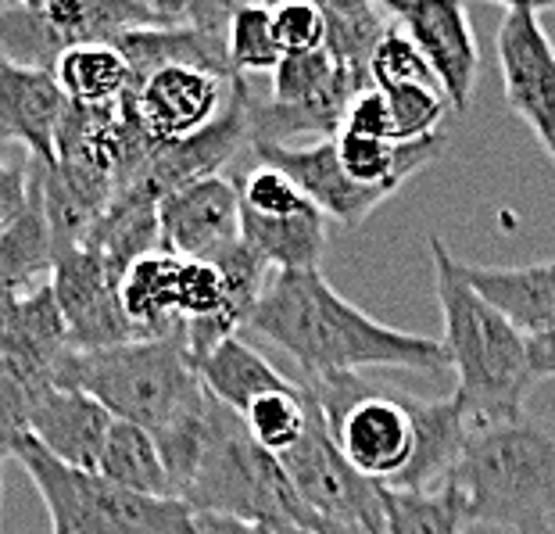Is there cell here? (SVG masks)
Wrapping results in <instances>:
<instances>
[{
	"mask_svg": "<svg viewBox=\"0 0 555 534\" xmlns=\"http://www.w3.org/2000/svg\"><path fill=\"white\" fill-rule=\"evenodd\" d=\"M247 330L287 352L301 377L384 370V366L412 373L448 370L441 341L373 319L340 298L319 269L273 272L247 319Z\"/></svg>",
	"mask_w": 555,
	"mask_h": 534,
	"instance_id": "cell-1",
	"label": "cell"
},
{
	"mask_svg": "<svg viewBox=\"0 0 555 534\" xmlns=\"http://www.w3.org/2000/svg\"><path fill=\"white\" fill-rule=\"evenodd\" d=\"M434 288L441 308L448 370L455 373V402L469 427L509 423L524 417V402L534 387V370L527 355V334L505 319L491 302L469 288L459 272V258L448 244L430 233Z\"/></svg>",
	"mask_w": 555,
	"mask_h": 534,
	"instance_id": "cell-2",
	"label": "cell"
},
{
	"mask_svg": "<svg viewBox=\"0 0 555 534\" xmlns=\"http://www.w3.org/2000/svg\"><path fill=\"white\" fill-rule=\"evenodd\" d=\"M448 484L463 492L469 524L548 534L555 517V431L527 417L469 427Z\"/></svg>",
	"mask_w": 555,
	"mask_h": 534,
	"instance_id": "cell-3",
	"label": "cell"
},
{
	"mask_svg": "<svg viewBox=\"0 0 555 534\" xmlns=\"http://www.w3.org/2000/svg\"><path fill=\"white\" fill-rule=\"evenodd\" d=\"M54 384L82 391L108 409L112 420L144 427L151 437L191 420L208 398L183 334L126 341L90 352L68 348L57 363Z\"/></svg>",
	"mask_w": 555,
	"mask_h": 534,
	"instance_id": "cell-4",
	"label": "cell"
},
{
	"mask_svg": "<svg viewBox=\"0 0 555 534\" xmlns=\"http://www.w3.org/2000/svg\"><path fill=\"white\" fill-rule=\"evenodd\" d=\"M176 498L194 517L294 520L305 527V509L280 459L258 448L244 420L216 398L208 402L194 459L176 488Z\"/></svg>",
	"mask_w": 555,
	"mask_h": 534,
	"instance_id": "cell-5",
	"label": "cell"
},
{
	"mask_svg": "<svg viewBox=\"0 0 555 534\" xmlns=\"http://www.w3.org/2000/svg\"><path fill=\"white\" fill-rule=\"evenodd\" d=\"M40 492L51 534H197V520L180 498H151L115 488L98 473H82L47 456L29 434L4 448Z\"/></svg>",
	"mask_w": 555,
	"mask_h": 534,
	"instance_id": "cell-6",
	"label": "cell"
},
{
	"mask_svg": "<svg viewBox=\"0 0 555 534\" xmlns=\"http://www.w3.org/2000/svg\"><path fill=\"white\" fill-rule=\"evenodd\" d=\"M280 467L305 509V527L326 524L345 534H384L380 484L362 478L345 459L312 398L301 442L280 456Z\"/></svg>",
	"mask_w": 555,
	"mask_h": 534,
	"instance_id": "cell-7",
	"label": "cell"
},
{
	"mask_svg": "<svg viewBox=\"0 0 555 534\" xmlns=\"http://www.w3.org/2000/svg\"><path fill=\"white\" fill-rule=\"evenodd\" d=\"M545 4H505L494 51L505 104L555 165V43L545 29Z\"/></svg>",
	"mask_w": 555,
	"mask_h": 534,
	"instance_id": "cell-8",
	"label": "cell"
},
{
	"mask_svg": "<svg viewBox=\"0 0 555 534\" xmlns=\"http://www.w3.org/2000/svg\"><path fill=\"white\" fill-rule=\"evenodd\" d=\"M247 104H251V82L233 79L230 101L216 123L186 140L162 144L147 158L144 169L122 191H115V198L158 208L165 198L183 191V187L208 180V176H219V169L241 151V144H247Z\"/></svg>",
	"mask_w": 555,
	"mask_h": 534,
	"instance_id": "cell-9",
	"label": "cell"
},
{
	"mask_svg": "<svg viewBox=\"0 0 555 534\" xmlns=\"http://www.w3.org/2000/svg\"><path fill=\"white\" fill-rule=\"evenodd\" d=\"M122 269L112 266L101 252L87 244H76L68 252L54 255L51 291L62 308L68 348H112V344L137 341L133 327L122 316L119 305Z\"/></svg>",
	"mask_w": 555,
	"mask_h": 534,
	"instance_id": "cell-10",
	"label": "cell"
},
{
	"mask_svg": "<svg viewBox=\"0 0 555 534\" xmlns=\"http://www.w3.org/2000/svg\"><path fill=\"white\" fill-rule=\"evenodd\" d=\"M384 15L416 43L423 62L441 87L448 109L455 115H466L474 104L477 73H480V51L469 11L459 0H409V4H387Z\"/></svg>",
	"mask_w": 555,
	"mask_h": 534,
	"instance_id": "cell-11",
	"label": "cell"
},
{
	"mask_svg": "<svg viewBox=\"0 0 555 534\" xmlns=\"http://www.w3.org/2000/svg\"><path fill=\"white\" fill-rule=\"evenodd\" d=\"M227 76L205 73L194 65H165L133 87V104L151 140L176 144L208 129L230 101Z\"/></svg>",
	"mask_w": 555,
	"mask_h": 534,
	"instance_id": "cell-12",
	"label": "cell"
},
{
	"mask_svg": "<svg viewBox=\"0 0 555 534\" xmlns=\"http://www.w3.org/2000/svg\"><path fill=\"white\" fill-rule=\"evenodd\" d=\"M251 151L262 165L280 169L326 219L340 223V227H351V230L362 227V223L391 198V191H384V187H359L340 169L334 137L315 140V144H305V148L255 144Z\"/></svg>",
	"mask_w": 555,
	"mask_h": 534,
	"instance_id": "cell-13",
	"label": "cell"
},
{
	"mask_svg": "<svg viewBox=\"0 0 555 534\" xmlns=\"http://www.w3.org/2000/svg\"><path fill=\"white\" fill-rule=\"evenodd\" d=\"M241 241V191L227 176H208L158 205V247L176 258H211Z\"/></svg>",
	"mask_w": 555,
	"mask_h": 534,
	"instance_id": "cell-14",
	"label": "cell"
},
{
	"mask_svg": "<svg viewBox=\"0 0 555 534\" xmlns=\"http://www.w3.org/2000/svg\"><path fill=\"white\" fill-rule=\"evenodd\" d=\"M112 423V412L98 406L90 395H82L76 387H51L33 406L26 434L65 467L98 473Z\"/></svg>",
	"mask_w": 555,
	"mask_h": 534,
	"instance_id": "cell-15",
	"label": "cell"
},
{
	"mask_svg": "<svg viewBox=\"0 0 555 534\" xmlns=\"http://www.w3.org/2000/svg\"><path fill=\"white\" fill-rule=\"evenodd\" d=\"M65 98L51 73L22 68L0 58V134L26 144L29 158L54 165V134L62 123Z\"/></svg>",
	"mask_w": 555,
	"mask_h": 534,
	"instance_id": "cell-16",
	"label": "cell"
},
{
	"mask_svg": "<svg viewBox=\"0 0 555 534\" xmlns=\"http://www.w3.org/2000/svg\"><path fill=\"white\" fill-rule=\"evenodd\" d=\"M463 280L527 338L555 330V258L530 266H466Z\"/></svg>",
	"mask_w": 555,
	"mask_h": 534,
	"instance_id": "cell-17",
	"label": "cell"
},
{
	"mask_svg": "<svg viewBox=\"0 0 555 534\" xmlns=\"http://www.w3.org/2000/svg\"><path fill=\"white\" fill-rule=\"evenodd\" d=\"M119 305L137 341L183 334L180 258L158 247V252L140 255L137 263H129L119 283Z\"/></svg>",
	"mask_w": 555,
	"mask_h": 534,
	"instance_id": "cell-18",
	"label": "cell"
},
{
	"mask_svg": "<svg viewBox=\"0 0 555 534\" xmlns=\"http://www.w3.org/2000/svg\"><path fill=\"white\" fill-rule=\"evenodd\" d=\"M194 370H197L201 387L216 402H222L230 412H237V417L251 402L273 395V391L294 387L291 377H283L276 366L269 363L255 344H247L241 334L219 341L208 355L194 359Z\"/></svg>",
	"mask_w": 555,
	"mask_h": 534,
	"instance_id": "cell-19",
	"label": "cell"
},
{
	"mask_svg": "<svg viewBox=\"0 0 555 534\" xmlns=\"http://www.w3.org/2000/svg\"><path fill=\"white\" fill-rule=\"evenodd\" d=\"M241 237L273 272H309L326 255V216L305 208L298 216H251L241 208Z\"/></svg>",
	"mask_w": 555,
	"mask_h": 534,
	"instance_id": "cell-20",
	"label": "cell"
},
{
	"mask_svg": "<svg viewBox=\"0 0 555 534\" xmlns=\"http://www.w3.org/2000/svg\"><path fill=\"white\" fill-rule=\"evenodd\" d=\"M51 76L62 98L76 109H112L133 90V76L115 43L68 47Z\"/></svg>",
	"mask_w": 555,
	"mask_h": 534,
	"instance_id": "cell-21",
	"label": "cell"
},
{
	"mask_svg": "<svg viewBox=\"0 0 555 534\" xmlns=\"http://www.w3.org/2000/svg\"><path fill=\"white\" fill-rule=\"evenodd\" d=\"M98 478H104L115 488L151 495V498H172L169 473L158 453V442L151 437L144 427L115 420L104 442V453L98 462Z\"/></svg>",
	"mask_w": 555,
	"mask_h": 534,
	"instance_id": "cell-22",
	"label": "cell"
},
{
	"mask_svg": "<svg viewBox=\"0 0 555 534\" xmlns=\"http://www.w3.org/2000/svg\"><path fill=\"white\" fill-rule=\"evenodd\" d=\"M323 8V22H326V40L323 51L330 54L340 73L351 76L362 87H373L370 82V58L376 51V43L391 26V18L384 15V8L365 4H319Z\"/></svg>",
	"mask_w": 555,
	"mask_h": 534,
	"instance_id": "cell-23",
	"label": "cell"
},
{
	"mask_svg": "<svg viewBox=\"0 0 555 534\" xmlns=\"http://www.w3.org/2000/svg\"><path fill=\"white\" fill-rule=\"evenodd\" d=\"M384 534H466L469 509L455 484H437L430 492H401L380 484Z\"/></svg>",
	"mask_w": 555,
	"mask_h": 534,
	"instance_id": "cell-24",
	"label": "cell"
},
{
	"mask_svg": "<svg viewBox=\"0 0 555 534\" xmlns=\"http://www.w3.org/2000/svg\"><path fill=\"white\" fill-rule=\"evenodd\" d=\"M241 420L247 427V434H251V442L280 459L301 442L305 423H309V395L294 381V387L287 391H273V395L251 402L241 412Z\"/></svg>",
	"mask_w": 555,
	"mask_h": 534,
	"instance_id": "cell-25",
	"label": "cell"
},
{
	"mask_svg": "<svg viewBox=\"0 0 555 534\" xmlns=\"http://www.w3.org/2000/svg\"><path fill=\"white\" fill-rule=\"evenodd\" d=\"M280 51L273 40V8L237 4L227 26V62L233 79H247L258 73H273L280 65Z\"/></svg>",
	"mask_w": 555,
	"mask_h": 534,
	"instance_id": "cell-26",
	"label": "cell"
},
{
	"mask_svg": "<svg viewBox=\"0 0 555 534\" xmlns=\"http://www.w3.org/2000/svg\"><path fill=\"white\" fill-rule=\"evenodd\" d=\"M370 82L376 90H391V87H430L441 90L430 73V65L423 62V54L416 51L405 33L395 22L387 26V33L376 43V51L370 58Z\"/></svg>",
	"mask_w": 555,
	"mask_h": 534,
	"instance_id": "cell-27",
	"label": "cell"
},
{
	"mask_svg": "<svg viewBox=\"0 0 555 534\" xmlns=\"http://www.w3.org/2000/svg\"><path fill=\"white\" fill-rule=\"evenodd\" d=\"M380 93L387 101V112H391L395 144H412V140L434 137L448 112L444 93L430 87H391Z\"/></svg>",
	"mask_w": 555,
	"mask_h": 534,
	"instance_id": "cell-28",
	"label": "cell"
},
{
	"mask_svg": "<svg viewBox=\"0 0 555 534\" xmlns=\"http://www.w3.org/2000/svg\"><path fill=\"white\" fill-rule=\"evenodd\" d=\"M237 191H241V208L251 212V216L280 219V216H298L305 208H315L287 176L262 162L244 176V183H237Z\"/></svg>",
	"mask_w": 555,
	"mask_h": 534,
	"instance_id": "cell-29",
	"label": "cell"
},
{
	"mask_svg": "<svg viewBox=\"0 0 555 534\" xmlns=\"http://www.w3.org/2000/svg\"><path fill=\"white\" fill-rule=\"evenodd\" d=\"M273 40L283 58L323 51V40H326L323 8L301 4V0L273 8Z\"/></svg>",
	"mask_w": 555,
	"mask_h": 534,
	"instance_id": "cell-30",
	"label": "cell"
},
{
	"mask_svg": "<svg viewBox=\"0 0 555 534\" xmlns=\"http://www.w3.org/2000/svg\"><path fill=\"white\" fill-rule=\"evenodd\" d=\"M340 134H351V137H370V140H391L395 144V134H391V112H387V101L384 93L370 87L365 93H359L356 101L348 104L345 112V126Z\"/></svg>",
	"mask_w": 555,
	"mask_h": 534,
	"instance_id": "cell-31",
	"label": "cell"
},
{
	"mask_svg": "<svg viewBox=\"0 0 555 534\" xmlns=\"http://www.w3.org/2000/svg\"><path fill=\"white\" fill-rule=\"evenodd\" d=\"M197 534H312L294 520H233V517H194Z\"/></svg>",
	"mask_w": 555,
	"mask_h": 534,
	"instance_id": "cell-32",
	"label": "cell"
},
{
	"mask_svg": "<svg viewBox=\"0 0 555 534\" xmlns=\"http://www.w3.org/2000/svg\"><path fill=\"white\" fill-rule=\"evenodd\" d=\"M29 205V173L26 165L15 169V165H0V233H4L11 223H15Z\"/></svg>",
	"mask_w": 555,
	"mask_h": 534,
	"instance_id": "cell-33",
	"label": "cell"
},
{
	"mask_svg": "<svg viewBox=\"0 0 555 534\" xmlns=\"http://www.w3.org/2000/svg\"><path fill=\"white\" fill-rule=\"evenodd\" d=\"M527 355H530V370L541 377H555V330L538 338H527Z\"/></svg>",
	"mask_w": 555,
	"mask_h": 534,
	"instance_id": "cell-34",
	"label": "cell"
},
{
	"mask_svg": "<svg viewBox=\"0 0 555 534\" xmlns=\"http://www.w3.org/2000/svg\"><path fill=\"white\" fill-rule=\"evenodd\" d=\"M309 531H312V534H345V531H337V527H326V524H312Z\"/></svg>",
	"mask_w": 555,
	"mask_h": 534,
	"instance_id": "cell-35",
	"label": "cell"
},
{
	"mask_svg": "<svg viewBox=\"0 0 555 534\" xmlns=\"http://www.w3.org/2000/svg\"><path fill=\"white\" fill-rule=\"evenodd\" d=\"M4 154H8V137L4 134H0V165H4L8 158H4Z\"/></svg>",
	"mask_w": 555,
	"mask_h": 534,
	"instance_id": "cell-36",
	"label": "cell"
},
{
	"mask_svg": "<svg viewBox=\"0 0 555 534\" xmlns=\"http://www.w3.org/2000/svg\"><path fill=\"white\" fill-rule=\"evenodd\" d=\"M0 484H4V456H0ZM0 495H4V488H0Z\"/></svg>",
	"mask_w": 555,
	"mask_h": 534,
	"instance_id": "cell-37",
	"label": "cell"
},
{
	"mask_svg": "<svg viewBox=\"0 0 555 534\" xmlns=\"http://www.w3.org/2000/svg\"><path fill=\"white\" fill-rule=\"evenodd\" d=\"M548 534H555V527H552V531H548Z\"/></svg>",
	"mask_w": 555,
	"mask_h": 534,
	"instance_id": "cell-38",
	"label": "cell"
},
{
	"mask_svg": "<svg viewBox=\"0 0 555 534\" xmlns=\"http://www.w3.org/2000/svg\"><path fill=\"white\" fill-rule=\"evenodd\" d=\"M0 456H4V453H0Z\"/></svg>",
	"mask_w": 555,
	"mask_h": 534,
	"instance_id": "cell-39",
	"label": "cell"
}]
</instances>
